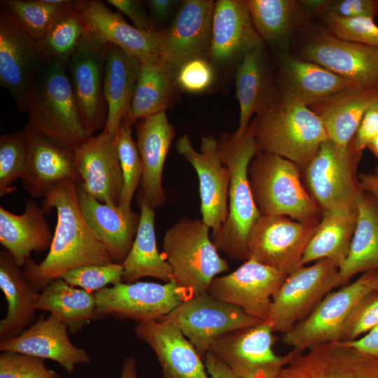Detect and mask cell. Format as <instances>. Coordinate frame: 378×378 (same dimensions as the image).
<instances>
[{"label":"cell","instance_id":"6da1fadb","mask_svg":"<svg viewBox=\"0 0 378 378\" xmlns=\"http://www.w3.org/2000/svg\"><path fill=\"white\" fill-rule=\"evenodd\" d=\"M52 208L57 224L49 251L40 263L30 258L24 265L26 278L38 291L71 269L113 262L80 211L78 183L65 181L55 185L43 202L45 211Z\"/></svg>","mask_w":378,"mask_h":378},{"label":"cell","instance_id":"7a4b0ae2","mask_svg":"<svg viewBox=\"0 0 378 378\" xmlns=\"http://www.w3.org/2000/svg\"><path fill=\"white\" fill-rule=\"evenodd\" d=\"M218 146L222 162L230 174L228 215L220 229L212 234V241L218 251L230 258L246 260L250 232L262 216L255 203L248 174L249 164L258 154L252 126L249 125L239 140L231 134H223Z\"/></svg>","mask_w":378,"mask_h":378},{"label":"cell","instance_id":"3957f363","mask_svg":"<svg viewBox=\"0 0 378 378\" xmlns=\"http://www.w3.org/2000/svg\"><path fill=\"white\" fill-rule=\"evenodd\" d=\"M258 153L266 152L304 167L328 139L326 128L309 107L281 99L274 90L250 123Z\"/></svg>","mask_w":378,"mask_h":378},{"label":"cell","instance_id":"277c9868","mask_svg":"<svg viewBox=\"0 0 378 378\" xmlns=\"http://www.w3.org/2000/svg\"><path fill=\"white\" fill-rule=\"evenodd\" d=\"M27 125L52 142L74 150L90 136L84 127L66 65L46 60L36 76Z\"/></svg>","mask_w":378,"mask_h":378},{"label":"cell","instance_id":"5b68a950","mask_svg":"<svg viewBox=\"0 0 378 378\" xmlns=\"http://www.w3.org/2000/svg\"><path fill=\"white\" fill-rule=\"evenodd\" d=\"M248 179L255 203L262 216H285L319 223L322 212L307 191L300 168L278 155L261 152L251 160Z\"/></svg>","mask_w":378,"mask_h":378},{"label":"cell","instance_id":"8992f818","mask_svg":"<svg viewBox=\"0 0 378 378\" xmlns=\"http://www.w3.org/2000/svg\"><path fill=\"white\" fill-rule=\"evenodd\" d=\"M202 219L183 218L166 231L163 255L171 266L173 281L192 295L208 293L213 279L229 270Z\"/></svg>","mask_w":378,"mask_h":378},{"label":"cell","instance_id":"52a82bcc","mask_svg":"<svg viewBox=\"0 0 378 378\" xmlns=\"http://www.w3.org/2000/svg\"><path fill=\"white\" fill-rule=\"evenodd\" d=\"M361 156L351 144L344 148L328 139L300 168L304 186L322 214L357 207L364 192L357 176Z\"/></svg>","mask_w":378,"mask_h":378},{"label":"cell","instance_id":"ba28073f","mask_svg":"<svg viewBox=\"0 0 378 378\" xmlns=\"http://www.w3.org/2000/svg\"><path fill=\"white\" fill-rule=\"evenodd\" d=\"M339 265L321 259L296 267L272 299L268 318L274 332L284 334L307 318L323 298L338 286Z\"/></svg>","mask_w":378,"mask_h":378},{"label":"cell","instance_id":"9c48e42d","mask_svg":"<svg viewBox=\"0 0 378 378\" xmlns=\"http://www.w3.org/2000/svg\"><path fill=\"white\" fill-rule=\"evenodd\" d=\"M274 331L267 321L239 329L216 339L207 352L212 354L242 378H275L295 357L304 351L293 349L276 355Z\"/></svg>","mask_w":378,"mask_h":378},{"label":"cell","instance_id":"30bf717a","mask_svg":"<svg viewBox=\"0 0 378 378\" xmlns=\"http://www.w3.org/2000/svg\"><path fill=\"white\" fill-rule=\"evenodd\" d=\"M375 272H364L351 284L328 293L307 318L283 334L282 342L293 349L306 351L318 344L341 341L354 308L373 290Z\"/></svg>","mask_w":378,"mask_h":378},{"label":"cell","instance_id":"8fae6325","mask_svg":"<svg viewBox=\"0 0 378 378\" xmlns=\"http://www.w3.org/2000/svg\"><path fill=\"white\" fill-rule=\"evenodd\" d=\"M298 57L358 85L378 88V48L349 41L309 22Z\"/></svg>","mask_w":378,"mask_h":378},{"label":"cell","instance_id":"7c38bea8","mask_svg":"<svg viewBox=\"0 0 378 378\" xmlns=\"http://www.w3.org/2000/svg\"><path fill=\"white\" fill-rule=\"evenodd\" d=\"M98 319L140 321L169 314L190 295L174 281L164 284L147 281L120 283L94 293Z\"/></svg>","mask_w":378,"mask_h":378},{"label":"cell","instance_id":"4fadbf2b","mask_svg":"<svg viewBox=\"0 0 378 378\" xmlns=\"http://www.w3.org/2000/svg\"><path fill=\"white\" fill-rule=\"evenodd\" d=\"M45 61L37 43L1 1L0 84L9 91L18 111H27L37 74Z\"/></svg>","mask_w":378,"mask_h":378},{"label":"cell","instance_id":"5bb4252c","mask_svg":"<svg viewBox=\"0 0 378 378\" xmlns=\"http://www.w3.org/2000/svg\"><path fill=\"white\" fill-rule=\"evenodd\" d=\"M162 318L178 326L202 357L222 335L262 321L209 293L190 295Z\"/></svg>","mask_w":378,"mask_h":378},{"label":"cell","instance_id":"9a60e30c","mask_svg":"<svg viewBox=\"0 0 378 378\" xmlns=\"http://www.w3.org/2000/svg\"><path fill=\"white\" fill-rule=\"evenodd\" d=\"M108 46L88 31L66 64L81 119L90 136L104 129L107 120L104 80Z\"/></svg>","mask_w":378,"mask_h":378},{"label":"cell","instance_id":"2e32d148","mask_svg":"<svg viewBox=\"0 0 378 378\" xmlns=\"http://www.w3.org/2000/svg\"><path fill=\"white\" fill-rule=\"evenodd\" d=\"M318 223L285 216H261L248 239V258L287 275L298 267Z\"/></svg>","mask_w":378,"mask_h":378},{"label":"cell","instance_id":"e0dca14e","mask_svg":"<svg viewBox=\"0 0 378 378\" xmlns=\"http://www.w3.org/2000/svg\"><path fill=\"white\" fill-rule=\"evenodd\" d=\"M176 149L197 174L202 220L214 234L228 215L230 177L220 155L218 141L212 136L202 137L198 152L192 147L189 136L184 134L178 139Z\"/></svg>","mask_w":378,"mask_h":378},{"label":"cell","instance_id":"ac0fdd59","mask_svg":"<svg viewBox=\"0 0 378 378\" xmlns=\"http://www.w3.org/2000/svg\"><path fill=\"white\" fill-rule=\"evenodd\" d=\"M215 1H181L171 23L158 31L160 57L176 71L185 62L209 58Z\"/></svg>","mask_w":378,"mask_h":378},{"label":"cell","instance_id":"d6986e66","mask_svg":"<svg viewBox=\"0 0 378 378\" xmlns=\"http://www.w3.org/2000/svg\"><path fill=\"white\" fill-rule=\"evenodd\" d=\"M287 276L249 258L234 272L215 277L208 293L241 308L251 316L265 321L269 317L272 297Z\"/></svg>","mask_w":378,"mask_h":378},{"label":"cell","instance_id":"ffe728a7","mask_svg":"<svg viewBox=\"0 0 378 378\" xmlns=\"http://www.w3.org/2000/svg\"><path fill=\"white\" fill-rule=\"evenodd\" d=\"M307 351L290 361L275 378H378V358L343 341Z\"/></svg>","mask_w":378,"mask_h":378},{"label":"cell","instance_id":"44dd1931","mask_svg":"<svg viewBox=\"0 0 378 378\" xmlns=\"http://www.w3.org/2000/svg\"><path fill=\"white\" fill-rule=\"evenodd\" d=\"M74 153L85 191L102 203L118 206L123 176L113 137L102 130L76 147Z\"/></svg>","mask_w":378,"mask_h":378},{"label":"cell","instance_id":"7402d4cb","mask_svg":"<svg viewBox=\"0 0 378 378\" xmlns=\"http://www.w3.org/2000/svg\"><path fill=\"white\" fill-rule=\"evenodd\" d=\"M133 330L153 349L162 378H210L202 357L172 322L163 318L140 321Z\"/></svg>","mask_w":378,"mask_h":378},{"label":"cell","instance_id":"603a6c76","mask_svg":"<svg viewBox=\"0 0 378 378\" xmlns=\"http://www.w3.org/2000/svg\"><path fill=\"white\" fill-rule=\"evenodd\" d=\"M73 6L88 30L101 40L120 48L141 62L160 57L158 31L136 28L99 0L74 1Z\"/></svg>","mask_w":378,"mask_h":378},{"label":"cell","instance_id":"cb8c5ba5","mask_svg":"<svg viewBox=\"0 0 378 378\" xmlns=\"http://www.w3.org/2000/svg\"><path fill=\"white\" fill-rule=\"evenodd\" d=\"M263 44L245 0L215 1L210 60L223 66L239 63L246 53Z\"/></svg>","mask_w":378,"mask_h":378},{"label":"cell","instance_id":"d4e9b609","mask_svg":"<svg viewBox=\"0 0 378 378\" xmlns=\"http://www.w3.org/2000/svg\"><path fill=\"white\" fill-rule=\"evenodd\" d=\"M67 330V326L54 316L42 315L17 337L0 342V351L54 360L73 372L76 365L90 363L91 358L86 350L71 342Z\"/></svg>","mask_w":378,"mask_h":378},{"label":"cell","instance_id":"484cf974","mask_svg":"<svg viewBox=\"0 0 378 378\" xmlns=\"http://www.w3.org/2000/svg\"><path fill=\"white\" fill-rule=\"evenodd\" d=\"M274 77L276 97L307 107L352 84L316 63L287 52L281 54Z\"/></svg>","mask_w":378,"mask_h":378},{"label":"cell","instance_id":"4316f807","mask_svg":"<svg viewBox=\"0 0 378 378\" xmlns=\"http://www.w3.org/2000/svg\"><path fill=\"white\" fill-rule=\"evenodd\" d=\"M27 157L22 178L24 190L33 197H44L57 183H81L76 171L74 150L61 146L34 131L27 124Z\"/></svg>","mask_w":378,"mask_h":378},{"label":"cell","instance_id":"83f0119b","mask_svg":"<svg viewBox=\"0 0 378 378\" xmlns=\"http://www.w3.org/2000/svg\"><path fill=\"white\" fill-rule=\"evenodd\" d=\"M136 131L142 163L140 202L155 209L162 206L166 200L162 173L176 131L168 120L166 111L137 121Z\"/></svg>","mask_w":378,"mask_h":378},{"label":"cell","instance_id":"f1b7e54d","mask_svg":"<svg viewBox=\"0 0 378 378\" xmlns=\"http://www.w3.org/2000/svg\"><path fill=\"white\" fill-rule=\"evenodd\" d=\"M78 200L87 223L105 246L112 260L122 263L133 244L140 214L97 200L80 183H78Z\"/></svg>","mask_w":378,"mask_h":378},{"label":"cell","instance_id":"f546056e","mask_svg":"<svg viewBox=\"0 0 378 378\" xmlns=\"http://www.w3.org/2000/svg\"><path fill=\"white\" fill-rule=\"evenodd\" d=\"M378 102V88L351 84L309 107L322 121L328 139L347 147L366 111Z\"/></svg>","mask_w":378,"mask_h":378},{"label":"cell","instance_id":"4dcf8cb0","mask_svg":"<svg viewBox=\"0 0 378 378\" xmlns=\"http://www.w3.org/2000/svg\"><path fill=\"white\" fill-rule=\"evenodd\" d=\"M53 235L45 211L34 200L26 201L20 215L0 207V243L19 266L25 265L32 252L49 250Z\"/></svg>","mask_w":378,"mask_h":378},{"label":"cell","instance_id":"1f68e13d","mask_svg":"<svg viewBox=\"0 0 378 378\" xmlns=\"http://www.w3.org/2000/svg\"><path fill=\"white\" fill-rule=\"evenodd\" d=\"M263 42L286 52L293 37L307 24L310 11L303 0H245Z\"/></svg>","mask_w":378,"mask_h":378},{"label":"cell","instance_id":"d6a6232c","mask_svg":"<svg viewBox=\"0 0 378 378\" xmlns=\"http://www.w3.org/2000/svg\"><path fill=\"white\" fill-rule=\"evenodd\" d=\"M0 288L8 304L6 315L0 321L1 342L17 337L32 324L40 293L6 249L0 251Z\"/></svg>","mask_w":378,"mask_h":378},{"label":"cell","instance_id":"836d02e7","mask_svg":"<svg viewBox=\"0 0 378 378\" xmlns=\"http://www.w3.org/2000/svg\"><path fill=\"white\" fill-rule=\"evenodd\" d=\"M141 62L109 43L105 64L104 92L108 113L104 130L114 137L129 111L136 88Z\"/></svg>","mask_w":378,"mask_h":378},{"label":"cell","instance_id":"e575fe53","mask_svg":"<svg viewBox=\"0 0 378 378\" xmlns=\"http://www.w3.org/2000/svg\"><path fill=\"white\" fill-rule=\"evenodd\" d=\"M236 96L239 104V125L231 134L240 139L247 131L253 114H257L274 90V77L268 69L264 44L246 53L237 66Z\"/></svg>","mask_w":378,"mask_h":378},{"label":"cell","instance_id":"d590c367","mask_svg":"<svg viewBox=\"0 0 378 378\" xmlns=\"http://www.w3.org/2000/svg\"><path fill=\"white\" fill-rule=\"evenodd\" d=\"M178 89L176 70L161 57L141 62L135 93L122 122L132 125L166 111L176 99Z\"/></svg>","mask_w":378,"mask_h":378},{"label":"cell","instance_id":"8d00e7d4","mask_svg":"<svg viewBox=\"0 0 378 378\" xmlns=\"http://www.w3.org/2000/svg\"><path fill=\"white\" fill-rule=\"evenodd\" d=\"M140 220L132 248L122 262L123 282L134 283L150 276L165 282L173 280L171 266L157 247L155 209L140 202Z\"/></svg>","mask_w":378,"mask_h":378},{"label":"cell","instance_id":"74e56055","mask_svg":"<svg viewBox=\"0 0 378 378\" xmlns=\"http://www.w3.org/2000/svg\"><path fill=\"white\" fill-rule=\"evenodd\" d=\"M358 218L349 253L339 267L338 286L360 272L378 270V211L363 192L357 200Z\"/></svg>","mask_w":378,"mask_h":378},{"label":"cell","instance_id":"f35d334b","mask_svg":"<svg viewBox=\"0 0 378 378\" xmlns=\"http://www.w3.org/2000/svg\"><path fill=\"white\" fill-rule=\"evenodd\" d=\"M357 218V207L323 213L298 267L326 258L340 267L349 253Z\"/></svg>","mask_w":378,"mask_h":378},{"label":"cell","instance_id":"ab89813d","mask_svg":"<svg viewBox=\"0 0 378 378\" xmlns=\"http://www.w3.org/2000/svg\"><path fill=\"white\" fill-rule=\"evenodd\" d=\"M37 310L46 311L64 323L73 334L98 319L94 293L76 288L61 277L52 281L39 294Z\"/></svg>","mask_w":378,"mask_h":378},{"label":"cell","instance_id":"60d3db41","mask_svg":"<svg viewBox=\"0 0 378 378\" xmlns=\"http://www.w3.org/2000/svg\"><path fill=\"white\" fill-rule=\"evenodd\" d=\"M22 29L36 42L73 6L66 0H3Z\"/></svg>","mask_w":378,"mask_h":378},{"label":"cell","instance_id":"b9f144b4","mask_svg":"<svg viewBox=\"0 0 378 378\" xmlns=\"http://www.w3.org/2000/svg\"><path fill=\"white\" fill-rule=\"evenodd\" d=\"M88 31L85 22L72 6L36 43L45 60L66 65Z\"/></svg>","mask_w":378,"mask_h":378},{"label":"cell","instance_id":"7bdbcfd3","mask_svg":"<svg viewBox=\"0 0 378 378\" xmlns=\"http://www.w3.org/2000/svg\"><path fill=\"white\" fill-rule=\"evenodd\" d=\"M113 139L123 176V188L118 206L130 210L134 194L141 181V160L130 125L122 122Z\"/></svg>","mask_w":378,"mask_h":378},{"label":"cell","instance_id":"ee69618b","mask_svg":"<svg viewBox=\"0 0 378 378\" xmlns=\"http://www.w3.org/2000/svg\"><path fill=\"white\" fill-rule=\"evenodd\" d=\"M27 157V144L24 130L0 136V196L10 192L14 181L22 179Z\"/></svg>","mask_w":378,"mask_h":378},{"label":"cell","instance_id":"f6af8a7d","mask_svg":"<svg viewBox=\"0 0 378 378\" xmlns=\"http://www.w3.org/2000/svg\"><path fill=\"white\" fill-rule=\"evenodd\" d=\"M123 274L122 264L112 262L74 268L63 273L60 277L74 287L95 293L108 285L115 286L122 283Z\"/></svg>","mask_w":378,"mask_h":378},{"label":"cell","instance_id":"bcb514c9","mask_svg":"<svg viewBox=\"0 0 378 378\" xmlns=\"http://www.w3.org/2000/svg\"><path fill=\"white\" fill-rule=\"evenodd\" d=\"M324 28L339 38L378 48V25L369 18H343L332 15L321 16Z\"/></svg>","mask_w":378,"mask_h":378},{"label":"cell","instance_id":"7dc6e473","mask_svg":"<svg viewBox=\"0 0 378 378\" xmlns=\"http://www.w3.org/2000/svg\"><path fill=\"white\" fill-rule=\"evenodd\" d=\"M312 14L343 18L378 17V0H304Z\"/></svg>","mask_w":378,"mask_h":378},{"label":"cell","instance_id":"c3c4849f","mask_svg":"<svg viewBox=\"0 0 378 378\" xmlns=\"http://www.w3.org/2000/svg\"><path fill=\"white\" fill-rule=\"evenodd\" d=\"M0 378H60L45 360L27 354L4 351L0 355Z\"/></svg>","mask_w":378,"mask_h":378},{"label":"cell","instance_id":"681fc988","mask_svg":"<svg viewBox=\"0 0 378 378\" xmlns=\"http://www.w3.org/2000/svg\"><path fill=\"white\" fill-rule=\"evenodd\" d=\"M378 326V290H372L358 303L343 330L341 341L357 339Z\"/></svg>","mask_w":378,"mask_h":378},{"label":"cell","instance_id":"f907efd6","mask_svg":"<svg viewBox=\"0 0 378 378\" xmlns=\"http://www.w3.org/2000/svg\"><path fill=\"white\" fill-rule=\"evenodd\" d=\"M214 71L211 62L206 58H196L183 64L176 71V83L179 89L200 93L211 85Z\"/></svg>","mask_w":378,"mask_h":378},{"label":"cell","instance_id":"816d5d0a","mask_svg":"<svg viewBox=\"0 0 378 378\" xmlns=\"http://www.w3.org/2000/svg\"><path fill=\"white\" fill-rule=\"evenodd\" d=\"M377 134L378 102L366 111L350 144L357 153L362 154L371 140Z\"/></svg>","mask_w":378,"mask_h":378},{"label":"cell","instance_id":"f5cc1de1","mask_svg":"<svg viewBox=\"0 0 378 378\" xmlns=\"http://www.w3.org/2000/svg\"><path fill=\"white\" fill-rule=\"evenodd\" d=\"M106 2L127 16L136 28L157 31L150 17L147 14L144 6V1L139 0H107Z\"/></svg>","mask_w":378,"mask_h":378},{"label":"cell","instance_id":"db71d44e","mask_svg":"<svg viewBox=\"0 0 378 378\" xmlns=\"http://www.w3.org/2000/svg\"><path fill=\"white\" fill-rule=\"evenodd\" d=\"M145 4L149 9L150 19L156 27L155 23H164L171 17L176 7L180 5L181 1L175 0H148Z\"/></svg>","mask_w":378,"mask_h":378},{"label":"cell","instance_id":"11a10c76","mask_svg":"<svg viewBox=\"0 0 378 378\" xmlns=\"http://www.w3.org/2000/svg\"><path fill=\"white\" fill-rule=\"evenodd\" d=\"M363 352L378 358V326L365 335L351 341H343Z\"/></svg>","mask_w":378,"mask_h":378},{"label":"cell","instance_id":"9f6ffc18","mask_svg":"<svg viewBox=\"0 0 378 378\" xmlns=\"http://www.w3.org/2000/svg\"><path fill=\"white\" fill-rule=\"evenodd\" d=\"M202 358L210 378H242L209 352H207Z\"/></svg>","mask_w":378,"mask_h":378},{"label":"cell","instance_id":"6f0895ef","mask_svg":"<svg viewBox=\"0 0 378 378\" xmlns=\"http://www.w3.org/2000/svg\"><path fill=\"white\" fill-rule=\"evenodd\" d=\"M358 179L362 190L378 202V174H360Z\"/></svg>","mask_w":378,"mask_h":378},{"label":"cell","instance_id":"680465c9","mask_svg":"<svg viewBox=\"0 0 378 378\" xmlns=\"http://www.w3.org/2000/svg\"><path fill=\"white\" fill-rule=\"evenodd\" d=\"M120 378H139L136 360L134 357H128L125 359L122 365Z\"/></svg>","mask_w":378,"mask_h":378},{"label":"cell","instance_id":"91938a15","mask_svg":"<svg viewBox=\"0 0 378 378\" xmlns=\"http://www.w3.org/2000/svg\"><path fill=\"white\" fill-rule=\"evenodd\" d=\"M367 148L378 158V134L371 140Z\"/></svg>","mask_w":378,"mask_h":378},{"label":"cell","instance_id":"94428289","mask_svg":"<svg viewBox=\"0 0 378 378\" xmlns=\"http://www.w3.org/2000/svg\"><path fill=\"white\" fill-rule=\"evenodd\" d=\"M373 289L378 290V270H376L374 283H373Z\"/></svg>","mask_w":378,"mask_h":378},{"label":"cell","instance_id":"6125c7cd","mask_svg":"<svg viewBox=\"0 0 378 378\" xmlns=\"http://www.w3.org/2000/svg\"><path fill=\"white\" fill-rule=\"evenodd\" d=\"M374 201L375 202V205H376V207H377V211H378V202L377 201H375L374 200Z\"/></svg>","mask_w":378,"mask_h":378},{"label":"cell","instance_id":"be15d7a7","mask_svg":"<svg viewBox=\"0 0 378 378\" xmlns=\"http://www.w3.org/2000/svg\"><path fill=\"white\" fill-rule=\"evenodd\" d=\"M374 173H377V174H378V166L377 167V168H376V170H375Z\"/></svg>","mask_w":378,"mask_h":378}]
</instances>
